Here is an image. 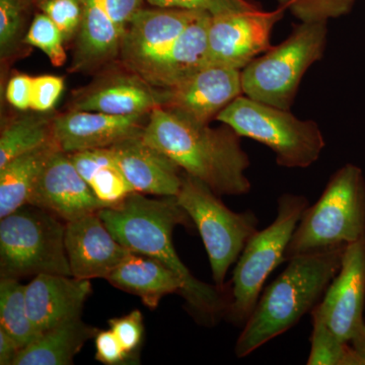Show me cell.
I'll list each match as a JSON object with an SVG mask.
<instances>
[{
    "label": "cell",
    "mask_w": 365,
    "mask_h": 365,
    "mask_svg": "<svg viewBox=\"0 0 365 365\" xmlns=\"http://www.w3.org/2000/svg\"><path fill=\"white\" fill-rule=\"evenodd\" d=\"M203 11L178 9H141L127 26L120 58L137 76L150 71L192 21Z\"/></svg>",
    "instance_id": "12"
},
{
    "label": "cell",
    "mask_w": 365,
    "mask_h": 365,
    "mask_svg": "<svg viewBox=\"0 0 365 365\" xmlns=\"http://www.w3.org/2000/svg\"><path fill=\"white\" fill-rule=\"evenodd\" d=\"M66 249L71 275L83 280H107L131 253L115 239L98 212L66 222Z\"/></svg>",
    "instance_id": "17"
},
{
    "label": "cell",
    "mask_w": 365,
    "mask_h": 365,
    "mask_svg": "<svg viewBox=\"0 0 365 365\" xmlns=\"http://www.w3.org/2000/svg\"><path fill=\"white\" fill-rule=\"evenodd\" d=\"M115 287L140 297L155 309L165 295H181L184 284L179 276L160 261L131 252L107 278Z\"/></svg>",
    "instance_id": "22"
},
{
    "label": "cell",
    "mask_w": 365,
    "mask_h": 365,
    "mask_svg": "<svg viewBox=\"0 0 365 365\" xmlns=\"http://www.w3.org/2000/svg\"><path fill=\"white\" fill-rule=\"evenodd\" d=\"M33 78L26 74L14 76L6 86V97L7 102L21 111L31 109L32 97Z\"/></svg>",
    "instance_id": "37"
},
{
    "label": "cell",
    "mask_w": 365,
    "mask_h": 365,
    "mask_svg": "<svg viewBox=\"0 0 365 365\" xmlns=\"http://www.w3.org/2000/svg\"><path fill=\"white\" fill-rule=\"evenodd\" d=\"M58 150V144L52 138L0 168V218L28 204L38 178Z\"/></svg>",
    "instance_id": "24"
},
{
    "label": "cell",
    "mask_w": 365,
    "mask_h": 365,
    "mask_svg": "<svg viewBox=\"0 0 365 365\" xmlns=\"http://www.w3.org/2000/svg\"><path fill=\"white\" fill-rule=\"evenodd\" d=\"M122 174L137 193L177 196L181 188V168L144 141L143 135L125 139L111 146Z\"/></svg>",
    "instance_id": "18"
},
{
    "label": "cell",
    "mask_w": 365,
    "mask_h": 365,
    "mask_svg": "<svg viewBox=\"0 0 365 365\" xmlns=\"http://www.w3.org/2000/svg\"><path fill=\"white\" fill-rule=\"evenodd\" d=\"M327 23H300L289 36L254 59L241 71L242 93L265 104L290 110L309 67L322 60Z\"/></svg>",
    "instance_id": "6"
},
{
    "label": "cell",
    "mask_w": 365,
    "mask_h": 365,
    "mask_svg": "<svg viewBox=\"0 0 365 365\" xmlns=\"http://www.w3.org/2000/svg\"><path fill=\"white\" fill-rule=\"evenodd\" d=\"M365 235V178L357 165L336 170L323 194L302 213L285 252L299 255L346 247Z\"/></svg>",
    "instance_id": "4"
},
{
    "label": "cell",
    "mask_w": 365,
    "mask_h": 365,
    "mask_svg": "<svg viewBox=\"0 0 365 365\" xmlns=\"http://www.w3.org/2000/svg\"><path fill=\"white\" fill-rule=\"evenodd\" d=\"M0 327L14 338L21 349L41 335L29 316L26 285L19 279L0 280Z\"/></svg>",
    "instance_id": "26"
},
{
    "label": "cell",
    "mask_w": 365,
    "mask_h": 365,
    "mask_svg": "<svg viewBox=\"0 0 365 365\" xmlns=\"http://www.w3.org/2000/svg\"><path fill=\"white\" fill-rule=\"evenodd\" d=\"M241 137L264 144L276 162L288 169H306L321 157L326 146L323 132L312 120L295 117L290 110L259 102L242 95L217 118Z\"/></svg>",
    "instance_id": "5"
},
{
    "label": "cell",
    "mask_w": 365,
    "mask_h": 365,
    "mask_svg": "<svg viewBox=\"0 0 365 365\" xmlns=\"http://www.w3.org/2000/svg\"><path fill=\"white\" fill-rule=\"evenodd\" d=\"M81 176L106 207L117 205L133 193L110 148L68 153Z\"/></svg>",
    "instance_id": "25"
},
{
    "label": "cell",
    "mask_w": 365,
    "mask_h": 365,
    "mask_svg": "<svg viewBox=\"0 0 365 365\" xmlns=\"http://www.w3.org/2000/svg\"><path fill=\"white\" fill-rule=\"evenodd\" d=\"M211 14L203 13L160 57L144 81L160 90L175 88L208 66L207 33Z\"/></svg>",
    "instance_id": "21"
},
{
    "label": "cell",
    "mask_w": 365,
    "mask_h": 365,
    "mask_svg": "<svg viewBox=\"0 0 365 365\" xmlns=\"http://www.w3.org/2000/svg\"><path fill=\"white\" fill-rule=\"evenodd\" d=\"M38 7L57 26L64 42L76 37L83 21L85 0H45Z\"/></svg>",
    "instance_id": "32"
},
{
    "label": "cell",
    "mask_w": 365,
    "mask_h": 365,
    "mask_svg": "<svg viewBox=\"0 0 365 365\" xmlns=\"http://www.w3.org/2000/svg\"><path fill=\"white\" fill-rule=\"evenodd\" d=\"M64 88L63 78L54 76L33 78L31 109L39 113L50 111L59 100Z\"/></svg>",
    "instance_id": "35"
},
{
    "label": "cell",
    "mask_w": 365,
    "mask_h": 365,
    "mask_svg": "<svg viewBox=\"0 0 365 365\" xmlns=\"http://www.w3.org/2000/svg\"><path fill=\"white\" fill-rule=\"evenodd\" d=\"M91 294V280L59 274H39L26 285L29 316L41 334L81 317Z\"/></svg>",
    "instance_id": "19"
},
{
    "label": "cell",
    "mask_w": 365,
    "mask_h": 365,
    "mask_svg": "<svg viewBox=\"0 0 365 365\" xmlns=\"http://www.w3.org/2000/svg\"><path fill=\"white\" fill-rule=\"evenodd\" d=\"M66 223L49 211L26 204L0 222V275L72 276L66 249Z\"/></svg>",
    "instance_id": "7"
},
{
    "label": "cell",
    "mask_w": 365,
    "mask_h": 365,
    "mask_svg": "<svg viewBox=\"0 0 365 365\" xmlns=\"http://www.w3.org/2000/svg\"><path fill=\"white\" fill-rule=\"evenodd\" d=\"M53 118L26 116L6 125L0 136V168L53 138Z\"/></svg>",
    "instance_id": "27"
},
{
    "label": "cell",
    "mask_w": 365,
    "mask_h": 365,
    "mask_svg": "<svg viewBox=\"0 0 365 365\" xmlns=\"http://www.w3.org/2000/svg\"><path fill=\"white\" fill-rule=\"evenodd\" d=\"M45 0H25L26 6H39Z\"/></svg>",
    "instance_id": "40"
},
{
    "label": "cell",
    "mask_w": 365,
    "mask_h": 365,
    "mask_svg": "<svg viewBox=\"0 0 365 365\" xmlns=\"http://www.w3.org/2000/svg\"><path fill=\"white\" fill-rule=\"evenodd\" d=\"M21 349L14 338L0 327V364L14 365Z\"/></svg>",
    "instance_id": "39"
},
{
    "label": "cell",
    "mask_w": 365,
    "mask_h": 365,
    "mask_svg": "<svg viewBox=\"0 0 365 365\" xmlns=\"http://www.w3.org/2000/svg\"><path fill=\"white\" fill-rule=\"evenodd\" d=\"M98 331L81 317L41 334L30 345L20 350L14 365H69L74 356Z\"/></svg>",
    "instance_id": "23"
},
{
    "label": "cell",
    "mask_w": 365,
    "mask_h": 365,
    "mask_svg": "<svg viewBox=\"0 0 365 365\" xmlns=\"http://www.w3.org/2000/svg\"><path fill=\"white\" fill-rule=\"evenodd\" d=\"M110 329L117 336L125 351L132 356L140 345L143 336V316L138 309L121 318L111 319Z\"/></svg>",
    "instance_id": "34"
},
{
    "label": "cell",
    "mask_w": 365,
    "mask_h": 365,
    "mask_svg": "<svg viewBox=\"0 0 365 365\" xmlns=\"http://www.w3.org/2000/svg\"><path fill=\"white\" fill-rule=\"evenodd\" d=\"M167 102L160 90L128 71L109 72L79 91L71 110L105 113L115 116L148 115Z\"/></svg>",
    "instance_id": "14"
},
{
    "label": "cell",
    "mask_w": 365,
    "mask_h": 365,
    "mask_svg": "<svg viewBox=\"0 0 365 365\" xmlns=\"http://www.w3.org/2000/svg\"><path fill=\"white\" fill-rule=\"evenodd\" d=\"M300 23H328L351 11L355 0H276Z\"/></svg>",
    "instance_id": "29"
},
{
    "label": "cell",
    "mask_w": 365,
    "mask_h": 365,
    "mask_svg": "<svg viewBox=\"0 0 365 365\" xmlns=\"http://www.w3.org/2000/svg\"><path fill=\"white\" fill-rule=\"evenodd\" d=\"M148 1L155 7L203 11L211 16L259 7L252 0H148Z\"/></svg>",
    "instance_id": "33"
},
{
    "label": "cell",
    "mask_w": 365,
    "mask_h": 365,
    "mask_svg": "<svg viewBox=\"0 0 365 365\" xmlns=\"http://www.w3.org/2000/svg\"><path fill=\"white\" fill-rule=\"evenodd\" d=\"M165 91L163 107L205 124L216 120L235 98L244 95L241 71L210 64Z\"/></svg>",
    "instance_id": "15"
},
{
    "label": "cell",
    "mask_w": 365,
    "mask_h": 365,
    "mask_svg": "<svg viewBox=\"0 0 365 365\" xmlns=\"http://www.w3.org/2000/svg\"><path fill=\"white\" fill-rule=\"evenodd\" d=\"M124 35L108 14L104 0H85L71 71H98L111 63L120 56Z\"/></svg>",
    "instance_id": "20"
},
{
    "label": "cell",
    "mask_w": 365,
    "mask_h": 365,
    "mask_svg": "<svg viewBox=\"0 0 365 365\" xmlns=\"http://www.w3.org/2000/svg\"><path fill=\"white\" fill-rule=\"evenodd\" d=\"M312 319L313 332L307 365H362L351 346L338 340L321 319Z\"/></svg>",
    "instance_id": "28"
},
{
    "label": "cell",
    "mask_w": 365,
    "mask_h": 365,
    "mask_svg": "<svg viewBox=\"0 0 365 365\" xmlns=\"http://www.w3.org/2000/svg\"><path fill=\"white\" fill-rule=\"evenodd\" d=\"M148 115L115 116L100 112L71 110L53 118V139L64 153L108 148L143 135Z\"/></svg>",
    "instance_id": "16"
},
{
    "label": "cell",
    "mask_w": 365,
    "mask_h": 365,
    "mask_svg": "<svg viewBox=\"0 0 365 365\" xmlns=\"http://www.w3.org/2000/svg\"><path fill=\"white\" fill-rule=\"evenodd\" d=\"M346 247L299 255L287 261L284 271L264 288L242 326L235 347L239 359L287 332L313 312L337 275Z\"/></svg>",
    "instance_id": "3"
},
{
    "label": "cell",
    "mask_w": 365,
    "mask_h": 365,
    "mask_svg": "<svg viewBox=\"0 0 365 365\" xmlns=\"http://www.w3.org/2000/svg\"><path fill=\"white\" fill-rule=\"evenodd\" d=\"M106 9L114 23L126 33L134 14L141 9L143 0H104Z\"/></svg>",
    "instance_id": "38"
},
{
    "label": "cell",
    "mask_w": 365,
    "mask_h": 365,
    "mask_svg": "<svg viewBox=\"0 0 365 365\" xmlns=\"http://www.w3.org/2000/svg\"><path fill=\"white\" fill-rule=\"evenodd\" d=\"M98 215L120 244L133 253L160 261L181 278V297L204 323L215 324L227 316L230 304V287H218L194 277L178 256L173 245V230L188 225V213L176 196L150 199L133 192L122 202L98 211Z\"/></svg>",
    "instance_id": "1"
},
{
    "label": "cell",
    "mask_w": 365,
    "mask_h": 365,
    "mask_svg": "<svg viewBox=\"0 0 365 365\" xmlns=\"http://www.w3.org/2000/svg\"><path fill=\"white\" fill-rule=\"evenodd\" d=\"M28 203L49 211L66 222L106 207L81 176L68 153L60 148L41 173Z\"/></svg>",
    "instance_id": "13"
},
{
    "label": "cell",
    "mask_w": 365,
    "mask_h": 365,
    "mask_svg": "<svg viewBox=\"0 0 365 365\" xmlns=\"http://www.w3.org/2000/svg\"><path fill=\"white\" fill-rule=\"evenodd\" d=\"M309 206V200L302 195L284 194L279 197L275 220L265 230H258L245 247L230 282L227 317L235 326L246 324L269 275L285 262L288 244Z\"/></svg>",
    "instance_id": "8"
},
{
    "label": "cell",
    "mask_w": 365,
    "mask_h": 365,
    "mask_svg": "<svg viewBox=\"0 0 365 365\" xmlns=\"http://www.w3.org/2000/svg\"><path fill=\"white\" fill-rule=\"evenodd\" d=\"M145 143L162 151L184 173L220 195H246L251 165L241 136L230 126L212 128L165 107L153 110L143 133Z\"/></svg>",
    "instance_id": "2"
},
{
    "label": "cell",
    "mask_w": 365,
    "mask_h": 365,
    "mask_svg": "<svg viewBox=\"0 0 365 365\" xmlns=\"http://www.w3.org/2000/svg\"><path fill=\"white\" fill-rule=\"evenodd\" d=\"M285 11L260 7L211 16L207 33V62L210 66L242 71L271 48L274 26Z\"/></svg>",
    "instance_id": "11"
},
{
    "label": "cell",
    "mask_w": 365,
    "mask_h": 365,
    "mask_svg": "<svg viewBox=\"0 0 365 365\" xmlns=\"http://www.w3.org/2000/svg\"><path fill=\"white\" fill-rule=\"evenodd\" d=\"M200 180L182 174L178 203L198 228L207 252L215 285L227 287L230 266L239 260L250 240L258 232L259 220L253 211L230 210Z\"/></svg>",
    "instance_id": "9"
},
{
    "label": "cell",
    "mask_w": 365,
    "mask_h": 365,
    "mask_svg": "<svg viewBox=\"0 0 365 365\" xmlns=\"http://www.w3.org/2000/svg\"><path fill=\"white\" fill-rule=\"evenodd\" d=\"M24 42L44 52L52 66L60 67L66 62L63 36L44 13L36 14Z\"/></svg>",
    "instance_id": "30"
},
{
    "label": "cell",
    "mask_w": 365,
    "mask_h": 365,
    "mask_svg": "<svg viewBox=\"0 0 365 365\" xmlns=\"http://www.w3.org/2000/svg\"><path fill=\"white\" fill-rule=\"evenodd\" d=\"M25 0H0V54L7 58L20 42L24 26Z\"/></svg>",
    "instance_id": "31"
},
{
    "label": "cell",
    "mask_w": 365,
    "mask_h": 365,
    "mask_svg": "<svg viewBox=\"0 0 365 365\" xmlns=\"http://www.w3.org/2000/svg\"><path fill=\"white\" fill-rule=\"evenodd\" d=\"M96 359L107 365L126 364L130 359L111 329L96 335Z\"/></svg>",
    "instance_id": "36"
},
{
    "label": "cell",
    "mask_w": 365,
    "mask_h": 365,
    "mask_svg": "<svg viewBox=\"0 0 365 365\" xmlns=\"http://www.w3.org/2000/svg\"><path fill=\"white\" fill-rule=\"evenodd\" d=\"M365 235L346 247L342 263L312 318L351 346L365 365Z\"/></svg>",
    "instance_id": "10"
}]
</instances>
